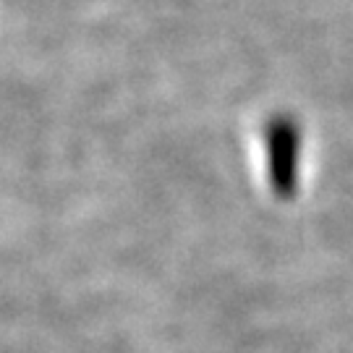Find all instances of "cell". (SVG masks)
<instances>
[{"label": "cell", "mask_w": 353, "mask_h": 353, "mask_svg": "<svg viewBox=\"0 0 353 353\" xmlns=\"http://www.w3.org/2000/svg\"><path fill=\"white\" fill-rule=\"evenodd\" d=\"M270 144V170L280 191H288L296 181V152H299V131L288 118H275L267 128Z\"/></svg>", "instance_id": "cell-1"}]
</instances>
